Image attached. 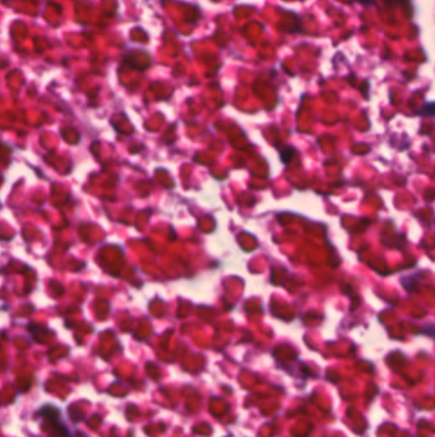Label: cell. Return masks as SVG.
I'll return each instance as SVG.
<instances>
[{"mask_svg": "<svg viewBox=\"0 0 435 437\" xmlns=\"http://www.w3.org/2000/svg\"><path fill=\"white\" fill-rule=\"evenodd\" d=\"M419 114L429 115V117H431V115L434 114V104H432V102H430V104L427 105V107H424L421 112H419Z\"/></svg>", "mask_w": 435, "mask_h": 437, "instance_id": "6da1fadb", "label": "cell"}, {"mask_svg": "<svg viewBox=\"0 0 435 437\" xmlns=\"http://www.w3.org/2000/svg\"><path fill=\"white\" fill-rule=\"evenodd\" d=\"M360 4H364V6H369V4H372L374 0H358Z\"/></svg>", "mask_w": 435, "mask_h": 437, "instance_id": "7a4b0ae2", "label": "cell"}]
</instances>
